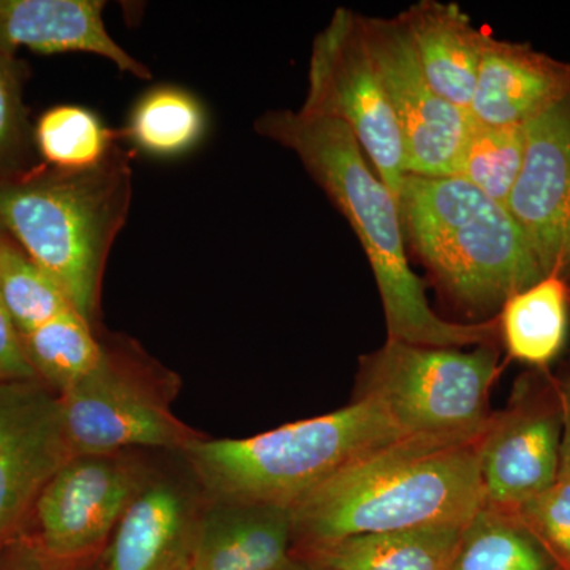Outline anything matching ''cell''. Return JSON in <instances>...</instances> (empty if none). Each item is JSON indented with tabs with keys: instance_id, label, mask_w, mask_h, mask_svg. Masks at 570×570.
<instances>
[{
	"instance_id": "cell-1",
	"label": "cell",
	"mask_w": 570,
	"mask_h": 570,
	"mask_svg": "<svg viewBox=\"0 0 570 570\" xmlns=\"http://www.w3.org/2000/svg\"><path fill=\"white\" fill-rule=\"evenodd\" d=\"M254 130L291 149L346 217L376 279L387 340L428 347L501 343L498 316L478 324L445 321L431 309L425 284L409 265L397 202L366 163L346 124L302 110H268Z\"/></svg>"
},
{
	"instance_id": "cell-2",
	"label": "cell",
	"mask_w": 570,
	"mask_h": 570,
	"mask_svg": "<svg viewBox=\"0 0 570 570\" xmlns=\"http://www.w3.org/2000/svg\"><path fill=\"white\" fill-rule=\"evenodd\" d=\"M480 438L407 436L343 469L291 509L294 549L464 527L483 505Z\"/></svg>"
},
{
	"instance_id": "cell-3",
	"label": "cell",
	"mask_w": 570,
	"mask_h": 570,
	"mask_svg": "<svg viewBox=\"0 0 570 570\" xmlns=\"http://www.w3.org/2000/svg\"><path fill=\"white\" fill-rule=\"evenodd\" d=\"M396 202L406 249L472 324L497 317L510 296L542 279L508 206L459 176L407 174Z\"/></svg>"
},
{
	"instance_id": "cell-4",
	"label": "cell",
	"mask_w": 570,
	"mask_h": 570,
	"mask_svg": "<svg viewBox=\"0 0 570 570\" xmlns=\"http://www.w3.org/2000/svg\"><path fill=\"white\" fill-rule=\"evenodd\" d=\"M130 157L116 142L96 167L58 170L41 164L0 183V230L61 285L92 325L105 265L132 204Z\"/></svg>"
},
{
	"instance_id": "cell-5",
	"label": "cell",
	"mask_w": 570,
	"mask_h": 570,
	"mask_svg": "<svg viewBox=\"0 0 570 570\" xmlns=\"http://www.w3.org/2000/svg\"><path fill=\"white\" fill-rule=\"evenodd\" d=\"M403 438L384 409L352 400L253 438H197L184 453L213 502L291 510L337 472Z\"/></svg>"
},
{
	"instance_id": "cell-6",
	"label": "cell",
	"mask_w": 570,
	"mask_h": 570,
	"mask_svg": "<svg viewBox=\"0 0 570 570\" xmlns=\"http://www.w3.org/2000/svg\"><path fill=\"white\" fill-rule=\"evenodd\" d=\"M501 343L428 347L387 340L360 356L354 397L376 403L404 436L478 439L504 370Z\"/></svg>"
},
{
	"instance_id": "cell-7",
	"label": "cell",
	"mask_w": 570,
	"mask_h": 570,
	"mask_svg": "<svg viewBox=\"0 0 570 570\" xmlns=\"http://www.w3.org/2000/svg\"><path fill=\"white\" fill-rule=\"evenodd\" d=\"M307 82L299 110L346 124L396 198L406 176V151L395 111L363 40L358 13L341 7L317 33Z\"/></svg>"
},
{
	"instance_id": "cell-8",
	"label": "cell",
	"mask_w": 570,
	"mask_h": 570,
	"mask_svg": "<svg viewBox=\"0 0 570 570\" xmlns=\"http://www.w3.org/2000/svg\"><path fill=\"white\" fill-rule=\"evenodd\" d=\"M562 411L549 370H528L479 441L483 504L515 512L561 471Z\"/></svg>"
},
{
	"instance_id": "cell-9",
	"label": "cell",
	"mask_w": 570,
	"mask_h": 570,
	"mask_svg": "<svg viewBox=\"0 0 570 570\" xmlns=\"http://www.w3.org/2000/svg\"><path fill=\"white\" fill-rule=\"evenodd\" d=\"M149 387L134 362L105 347L100 365L58 395L73 456L115 455L134 448L184 452L197 438Z\"/></svg>"
},
{
	"instance_id": "cell-10",
	"label": "cell",
	"mask_w": 570,
	"mask_h": 570,
	"mask_svg": "<svg viewBox=\"0 0 570 570\" xmlns=\"http://www.w3.org/2000/svg\"><path fill=\"white\" fill-rule=\"evenodd\" d=\"M358 22L395 111L406 151V175L456 176L474 127L471 112L434 91L400 18L358 14Z\"/></svg>"
},
{
	"instance_id": "cell-11",
	"label": "cell",
	"mask_w": 570,
	"mask_h": 570,
	"mask_svg": "<svg viewBox=\"0 0 570 570\" xmlns=\"http://www.w3.org/2000/svg\"><path fill=\"white\" fill-rule=\"evenodd\" d=\"M148 480L121 453L71 456L33 504L37 546L59 561L85 557L110 538Z\"/></svg>"
},
{
	"instance_id": "cell-12",
	"label": "cell",
	"mask_w": 570,
	"mask_h": 570,
	"mask_svg": "<svg viewBox=\"0 0 570 570\" xmlns=\"http://www.w3.org/2000/svg\"><path fill=\"white\" fill-rule=\"evenodd\" d=\"M71 456L58 395L39 379L0 382V546Z\"/></svg>"
},
{
	"instance_id": "cell-13",
	"label": "cell",
	"mask_w": 570,
	"mask_h": 570,
	"mask_svg": "<svg viewBox=\"0 0 570 570\" xmlns=\"http://www.w3.org/2000/svg\"><path fill=\"white\" fill-rule=\"evenodd\" d=\"M523 167L508 200L543 276L570 284V92L524 126Z\"/></svg>"
},
{
	"instance_id": "cell-14",
	"label": "cell",
	"mask_w": 570,
	"mask_h": 570,
	"mask_svg": "<svg viewBox=\"0 0 570 570\" xmlns=\"http://www.w3.org/2000/svg\"><path fill=\"white\" fill-rule=\"evenodd\" d=\"M569 92V62L489 32L469 112L485 126L523 127Z\"/></svg>"
},
{
	"instance_id": "cell-15",
	"label": "cell",
	"mask_w": 570,
	"mask_h": 570,
	"mask_svg": "<svg viewBox=\"0 0 570 570\" xmlns=\"http://www.w3.org/2000/svg\"><path fill=\"white\" fill-rule=\"evenodd\" d=\"M198 513L189 493L149 479L111 534L107 570H181L194 560Z\"/></svg>"
},
{
	"instance_id": "cell-16",
	"label": "cell",
	"mask_w": 570,
	"mask_h": 570,
	"mask_svg": "<svg viewBox=\"0 0 570 570\" xmlns=\"http://www.w3.org/2000/svg\"><path fill=\"white\" fill-rule=\"evenodd\" d=\"M104 10L102 0H0V47L13 55L20 48L39 55L91 52L122 73L151 80V70L108 33Z\"/></svg>"
},
{
	"instance_id": "cell-17",
	"label": "cell",
	"mask_w": 570,
	"mask_h": 570,
	"mask_svg": "<svg viewBox=\"0 0 570 570\" xmlns=\"http://www.w3.org/2000/svg\"><path fill=\"white\" fill-rule=\"evenodd\" d=\"M292 549L291 510L214 502L202 513L194 562L198 570H277Z\"/></svg>"
},
{
	"instance_id": "cell-18",
	"label": "cell",
	"mask_w": 570,
	"mask_h": 570,
	"mask_svg": "<svg viewBox=\"0 0 570 570\" xmlns=\"http://www.w3.org/2000/svg\"><path fill=\"white\" fill-rule=\"evenodd\" d=\"M397 18L434 91L469 111L489 32L474 28L456 3L439 0H420Z\"/></svg>"
},
{
	"instance_id": "cell-19",
	"label": "cell",
	"mask_w": 570,
	"mask_h": 570,
	"mask_svg": "<svg viewBox=\"0 0 570 570\" xmlns=\"http://www.w3.org/2000/svg\"><path fill=\"white\" fill-rule=\"evenodd\" d=\"M464 527L352 535L292 554L328 570H450Z\"/></svg>"
},
{
	"instance_id": "cell-20",
	"label": "cell",
	"mask_w": 570,
	"mask_h": 570,
	"mask_svg": "<svg viewBox=\"0 0 570 570\" xmlns=\"http://www.w3.org/2000/svg\"><path fill=\"white\" fill-rule=\"evenodd\" d=\"M499 337L508 360L549 370L568 346L570 284L557 275L510 296L498 314Z\"/></svg>"
},
{
	"instance_id": "cell-21",
	"label": "cell",
	"mask_w": 570,
	"mask_h": 570,
	"mask_svg": "<svg viewBox=\"0 0 570 570\" xmlns=\"http://www.w3.org/2000/svg\"><path fill=\"white\" fill-rule=\"evenodd\" d=\"M208 130V112L195 94L179 86H156L142 94L127 118L124 137L135 149L174 159L193 151Z\"/></svg>"
},
{
	"instance_id": "cell-22",
	"label": "cell",
	"mask_w": 570,
	"mask_h": 570,
	"mask_svg": "<svg viewBox=\"0 0 570 570\" xmlns=\"http://www.w3.org/2000/svg\"><path fill=\"white\" fill-rule=\"evenodd\" d=\"M450 570H562L515 512L483 504L461 532Z\"/></svg>"
},
{
	"instance_id": "cell-23",
	"label": "cell",
	"mask_w": 570,
	"mask_h": 570,
	"mask_svg": "<svg viewBox=\"0 0 570 570\" xmlns=\"http://www.w3.org/2000/svg\"><path fill=\"white\" fill-rule=\"evenodd\" d=\"M21 344L37 379L58 395L92 373L105 356L94 325L77 311L37 326L21 336Z\"/></svg>"
},
{
	"instance_id": "cell-24",
	"label": "cell",
	"mask_w": 570,
	"mask_h": 570,
	"mask_svg": "<svg viewBox=\"0 0 570 570\" xmlns=\"http://www.w3.org/2000/svg\"><path fill=\"white\" fill-rule=\"evenodd\" d=\"M33 145L48 167L86 170L102 163L116 141L97 112L80 105H58L33 126Z\"/></svg>"
},
{
	"instance_id": "cell-25",
	"label": "cell",
	"mask_w": 570,
	"mask_h": 570,
	"mask_svg": "<svg viewBox=\"0 0 570 570\" xmlns=\"http://www.w3.org/2000/svg\"><path fill=\"white\" fill-rule=\"evenodd\" d=\"M0 295L20 336L75 309L61 285L0 230ZM78 313V311H77ZM80 314V313H78Z\"/></svg>"
},
{
	"instance_id": "cell-26",
	"label": "cell",
	"mask_w": 570,
	"mask_h": 570,
	"mask_svg": "<svg viewBox=\"0 0 570 570\" xmlns=\"http://www.w3.org/2000/svg\"><path fill=\"white\" fill-rule=\"evenodd\" d=\"M524 126H485L474 121L456 176L494 202L508 205L523 167Z\"/></svg>"
},
{
	"instance_id": "cell-27",
	"label": "cell",
	"mask_w": 570,
	"mask_h": 570,
	"mask_svg": "<svg viewBox=\"0 0 570 570\" xmlns=\"http://www.w3.org/2000/svg\"><path fill=\"white\" fill-rule=\"evenodd\" d=\"M37 157L22 92V63L0 47V183L31 174L41 165Z\"/></svg>"
},
{
	"instance_id": "cell-28",
	"label": "cell",
	"mask_w": 570,
	"mask_h": 570,
	"mask_svg": "<svg viewBox=\"0 0 570 570\" xmlns=\"http://www.w3.org/2000/svg\"><path fill=\"white\" fill-rule=\"evenodd\" d=\"M528 530L549 550L562 570H570V478L557 482L515 510Z\"/></svg>"
},
{
	"instance_id": "cell-29",
	"label": "cell",
	"mask_w": 570,
	"mask_h": 570,
	"mask_svg": "<svg viewBox=\"0 0 570 570\" xmlns=\"http://www.w3.org/2000/svg\"><path fill=\"white\" fill-rule=\"evenodd\" d=\"M37 379L26 358L21 336L11 321L0 295V382L33 381Z\"/></svg>"
},
{
	"instance_id": "cell-30",
	"label": "cell",
	"mask_w": 570,
	"mask_h": 570,
	"mask_svg": "<svg viewBox=\"0 0 570 570\" xmlns=\"http://www.w3.org/2000/svg\"><path fill=\"white\" fill-rule=\"evenodd\" d=\"M0 570H78L71 562L55 560L36 542H7L0 546Z\"/></svg>"
},
{
	"instance_id": "cell-31",
	"label": "cell",
	"mask_w": 570,
	"mask_h": 570,
	"mask_svg": "<svg viewBox=\"0 0 570 570\" xmlns=\"http://www.w3.org/2000/svg\"><path fill=\"white\" fill-rule=\"evenodd\" d=\"M562 411V444L560 474L570 478V351L561 360L560 366L553 373Z\"/></svg>"
},
{
	"instance_id": "cell-32",
	"label": "cell",
	"mask_w": 570,
	"mask_h": 570,
	"mask_svg": "<svg viewBox=\"0 0 570 570\" xmlns=\"http://www.w3.org/2000/svg\"><path fill=\"white\" fill-rule=\"evenodd\" d=\"M277 570H328L321 568V566L314 564V562L303 560V558L294 557L292 554L283 568Z\"/></svg>"
},
{
	"instance_id": "cell-33",
	"label": "cell",
	"mask_w": 570,
	"mask_h": 570,
	"mask_svg": "<svg viewBox=\"0 0 570 570\" xmlns=\"http://www.w3.org/2000/svg\"><path fill=\"white\" fill-rule=\"evenodd\" d=\"M181 570H198L197 564H195L194 560L190 562V564H187L186 568Z\"/></svg>"
}]
</instances>
